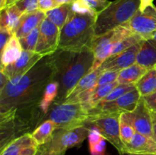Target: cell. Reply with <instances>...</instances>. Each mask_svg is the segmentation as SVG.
<instances>
[{"label":"cell","mask_w":156,"mask_h":155,"mask_svg":"<svg viewBox=\"0 0 156 155\" xmlns=\"http://www.w3.org/2000/svg\"><path fill=\"white\" fill-rule=\"evenodd\" d=\"M54 61L52 55L43 58L22 76L10 79L0 91L1 113L17 114L39 106L47 85L53 81Z\"/></svg>","instance_id":"obj_1"},{"label":"cell","mask_w":156,"mask_h":155,"mask_svg":"<svg viewBox=\"0 0 156 155\" xmlns=\"http://www.w3.org/2000/svg\"><path fill=\"white\" fill-rule=\"evenodd\" d=\"M52 56L55 65L53 81L59 84V93L53 103L59 104L66 100L78 82L91 71L94 56L91 49L79 52L58 50Z\"/></svg>","instance_id":"obj_2"},{"label":"cell","mask_w":156,"mask_h":155,"mask_svg":"<svg viewBox=\"0 0 156 155\" xmlns=\"http://www.w3.org/2000/svg\"><path fill=\"white\" fill-rule=\"evenodd\" d=\"M95 20L94 15L76 13L72 10L68 21L60 30L58 50L79 52L91 49L96 36Z\"/></svg>","instance_id":"obj_3"},{"label":"cell","mask_w":156,"mask_h":155,"mask_svg":"<svg viewBox=\"0 0 156 155\" xmlns=\"http://www.w3.org/2000/svg\"><path fill=\"white\" fill-rule=\"evenodd\" d=\"M140 6V0H115L96 16L95 36H101L127 23Z\"/></svg>","instance_id":"obj_4"},{"label":"cell","mask_w":156,"mask_h":155,"mask_svg":"<svg viewBox=\"0 0 156 155\" xmlns=\"http://www.w3.org/2000/svg\"><path fill=\"white\" fill-rule=\"evenodd\" d=\"M89 115L82 102H63L55 104L48 119L56 124V129H70L85 126Z\"/></svg>","instance_id":"obj_5"},{"label":"cell","mask_w":156,"mask_h":155,"mask_svg":"<svg viewBox=\"0 0 156 155\" xmlns=\"http://www.w3.org/2000/svg\"><path fill=\"white\" fill-rule=\"evenodd\" d=\"M89 134V128L85 126L70 129H56L51 139L41 148L51 153H66V150L79 146Z\"/></svg>","instance_id":"obj_6"},{"label":"cell","mask_w":156,"mask_h":155,"mask_svg":"<svg viewBox=\"0 0 156 155\" xmlns=\"http://www.w3.org/2000/svg\"><path fill=\"white\" fill-rule=\"evenodd\" d=\"M121 113L98 114L88 117L85 126H94L99 130L105 139L117 148L120 154L124 152L125 145L120 138V115Z\"/></svg>","instance_id":"obj_7"},{"label":"cell","mask_w":156,"mask_h":155,"mask_svg":"<svg viewBox=\"0 0 156 155\" xmlns=\"http://www.w3.org/2000/svg\"><path fill=\"white\" fill-rule=\"evenodd\" d=\"M133 33L127 27L122 25L101 36H95L91 47L94 56L91 71L98 69L111 56L113 49L117 43Z\"/></svg>","instance_id":"obj_8"},{"label":"cell","mask_w":156,"mask_h":155,"mask_svg":"<svg viewBox=\"0 0 156 155\" xmlns=\"http://www.w3.org/2000/svg\"><path fill=\"white\" fill-rule=\"evenodd\" d=\"M141 97L137 88H135L114 101L94 106L88 110V115L91 116L98 114L132 112L136 107Z\"/></svg>","instance_id":"obj_9"},{"label":"cell","mask_w":156,"mask_h":155,"mask_svg":"<svg viewBox=\"0 0 156 155\" xmlns=\"http://www.w3.org/2000/svg\"><path fill=\"white\" fill-rule=\"evenodd\" d=\"M123 25L144 40L152 39V35L156 32V6H149L143 12L138 10Z\"/></svg>","instance_id":"obj_10"},{"label":"cell","mask_w":156,"mask_h":155,"mask_svg":"<svg viewBox=\"0 0 156 155\" xmlns=\"http://www.w3.org/2000/svg\"><path fill=\"white\" fill-rule=\"evenodd\" d=\"M60 29L46 18L40 26L39 38L35 52L44 57L56 53L59 48Z\"/></svg>","instance_id":"obj_11"},{"label":"cell","mask_w":156,"mask_h":155,"mask_svg":"<svg viewBox=\"0 0 156 155\" xmlns=\"http://www.w3.org/2000/svg\"><path fill=\"white\" fill-rule=\"evenodd\" d=\"M43 58H44V56L35 51L23 50L19 59L6 66L2 67L0 71H3L9 79L22 76L30 71Z\"/></svg>","instance_id":"obj_12"},{"label":"cell","mask_w":156,"mask_h":155,"mask_svg":"<svg viewBox=\"0 0 156 155\" xmlns=\"http://www.w3.org/2000/svg\"><path fill=\"white\" fill-rule=\"evenodd\" d=\"M128 113L136 132L154 138L152 114L143 97H141L135 109Z\"/></svg>","instance_id":"obj_13"},{"label":"cell","mask_w":156,"mask_h":155,"mask_svg":"<svg viewBox=\"0 0 156 155\" xmlns=\"http://www.w3.org/2000/svg\"><path fill=\"white\" fill-rule=\"evenodd\" d=\"M141 43L142 41L118 54L110 56L98 68L101 71H121L135 64Z\"/></svg>","instance_id":"obj_14"},{"label":"cell","mask_w":156,"mask_h":155,"mask_svg":"<svg viewBox=\"0 0 156 155\" xmlns=\"http://www.w3.org/2000/svg\"><path fill=\"white\" fill-rule=\"evenodd\" d=\"M39 146L30 133L16 137L1 149V155H36Z\"/></svg>","instance_id":"obj_15"},{"label":"cell","mask_w":156,"mask_h":155,"mask_svg":"<svg viewBox=\"0 0 156 155\" xmlns=\"http://www.w3.org/2000/svg\"><path fill=\"white\" fill-rule=\"evenodd\" d=\"M102 72L103 71L100 68L88 72L78 82L64 102H82L85 100L89 93L97 86L98 81Z\"/></svg>","instance_id":"obj_16"},{"label":"cell","mask_w":156,"mask_h":155,"mask_svg":"<svg viewBox=\"0 0 156 155\" xmlns=\"http://www.w3.org/2000/svg\"><path fill=\"white\" fill-rule=\"evenodd\" d=\"M46 18V12L41 10L24 14L21 16L14 33L18 39L24 37L35 28L40 27Z\"/></svg>","instance_id":"obj_17"},{"label":"cell","mask_w":156,"mask_h":155,"mask_svg":"<svg viewBox=\"0 0 156 155\" xmlns=\"http://www.w3.org/2000/svg\"><path fill=\"white\" fill-rule=\"evenodd\" d=\"M123 153H156V141L152 137L136 132L129 144L125 145Z\"/></svg>","instance_id":"obj_18"},{"label":"cell","mask_w":156,"mask_h":155,"mask_svg":"<svg viewBox=\"0 0 156 155\" xmlns=\"http://www.w3.org/2000/svg\"><path fill=\"white\" fill-rule=\"evenodd\" d=\"M136 63L147 70L156 68V42L153 39L142 41Z\"/></svg>","instance_id":"obj_19"},{"label":"cell","mask_w":156,"mask_h":155,"mask_svg":"<svg viewBox=\"0 0 156 155\" xmlns=\"http://www.w3.org/2000/svg\"><path fill=\"white\" fill-rule=\"evenodd\" d=\"M22 52L23 49L19 39L14 34L1 50V68L15 62L21 56Z\"/></svg>","instance_id":"obj_20"},{"label":"cell","mask_w":156,"mask_h":155,"mask_svg":"<svg viewBox=\"0 0 156 155\" xmlns=\"http://www.w3.org/2000/svg\"><path fill=\"white\" fill-rule=\"evenodd\" d=\"M118 84V82L115 81L114 83L96 86L87 96L85 100L82 102V104L88 111L107 97Z\"/></svg>","instance_id":"obj_21"},{"label":"cell","mask_w":156,"mask_h":155,"mask_svg":"<svg viewBox=\"0 0 156 155\" xmlns=\"http://www.w3.org/2000/svg\"><path fill=\"white\" fill-rule=\"evenodd\" d=\"M23 14L15 5L6 7L0 11V27L15 33L18 22Z\"/></svg>","instance_id":"obj_22"},{"label":"cell","mask_w":156,"mask_h":155,"mask_svg":"<svg viewBox=\"0 0 156 155\" xmlns=\"http://www.w3.org/2000/svg\"><path fill=\"white\" fill-rule=\"evenodd\" d=\"M147 71V69L135 63L120 71L117 82L119 84L135 85Z\"/></svg>","instance_id":"obj_23"},{"label":"cell","mask_w":156,"mask_h":155,"mask_svg":"<svg viewBox=\"0 0 156 155\" xmlns=\"http://www.w3.org/2000/svg\"><path fill=\"white\" fill-rule=\"evenodd\" d=\"M56 129V124L52 120H45L31 133L32 137L37 145L42 146L47 144L53 136Z\"/></svg>","instance_id":"obj_24"},{"label":"cell","mask_w":156,"mask_h":155,"mask_svg":"<svg viewBox=\"0 0 156 155\" xmlns=\"http://www.w3.org/2000/svg\"><path fill=\"white\" fill-rule=\"evenodd\" d=\"M135 85L142 97L156 92V68L148 70Z\"/></svg>","instance_id":"obj_25"},{"label":"cell","mask_w":156,"mask_h":155,"mask_svg":"<svg viewBox=\"0 0 156 155\" xmlns=\"http://www.w3.org/2000/svg\"><path fill=\"white\" fill-rule=\"evenodd\" d=\"M72 13V3L61 5L46 12L47 18H49L55 25L62 29L68 21Z\"/></svg>","instance_id":"obj_26"},{"label":"cell","mask_w":156,"mask_h":155,"mask_svg":"<svg viewBox=\"0 0 156 155\" xmlns=\"http://www.w3.org/2000/svg\"><path fill=\"white\" fill-rule=\"evenodd\" d=\"M89 128L88 143L91 155H105L106 150V139L101 134L98 129L94 126Z\"/></svg>","instance_id":"obj_27"},{"label":"cell","mask_w":156,"mask_h":155,"mask_svg":"<svg viewBox=\"0 0 156 155\" xmlns=\"http://www.w3.org/2000/svg\"><path fill=\"white\" fill-rule=\"evenodd\" d=\"M59 93V84L57 81L50 82L46 88L44 95L39 104V108L41 109L43 114H47L49 110L50 105L54 103Z\"/></svg>","instance_id":"obj_28"},{"label":"cell","mask_w":156,"mask_h":155,"mask_svg":"<svg viewBox=\"0 0 156 155\" xmlns=\"http://www.w3.org/2000/svg\"><path fill=\"white\" fill-rule=\"evenodd\" d=\"M131 119L128 112H122L120 115V133L122 141L126 145L136 134Z\"/></svg>","instance_id":"obj_29"},{"label":"cell","mask_w":156,"mask_h":155,"mask_svg":"<svg viewBox=\"0 0 156 155\" xmlns=\"http://www.w3.org/2000/svg\"><path fill=\"white\" fill-rule=\"evenodd\" d=\"M143 40H144L143 38L138 36V35L135 34V33H133V34L123 38V40H121L120 42H118L115 46H114V49H113L112 50V53H111V56L118 54V53L127 50L129 47L133 46L135 45V44L143 41Z\"/></svg>","instance_id":"obj_30"},{"label":"cell","mask_w":156,"mask_h":155,"mask_svg":"<svg viewBox=\"0 0 156 155\" xmlns=\"http://www.w3.org/2000/svg\"><path fill=\"white\" fill-rule=\"evenodd\" d=\"M135 88L136 85L134 84H118L107 97H105L103 100H101L97 105H102L105 104V103L114 101V100H117V98L120 97L123 94L129 92V91H131V90H133Z\"/></svg>","instance_id":"obj_31"},{"label":"cell","mask_w":156,"mask_h":155,"mask_svg":"<svg viewBox=\"0 0 156 155\" xmlns=\"http://www.w3.org/2000/svg\"><path fill=\"white\" fill-rule=\"evenodd\" d=\"M40 27H37L34 30L26 35L22 38H20L19 41L21 43L23 50L27 51H35L37 44L38 38H39Z\"/></svg>","instance_id":"obj_32"},{"label":"cell","mask_w":156,"mask_h":155,"mask_svg":"<svg viewBox=\"0 0 156 155\" xmlns=\"http://www.w3.org/2000/svg\"><path fill=\"white\" fill-rule=\"evenodd\" d=\"M15 5L23 15L39 10L38 0H18Z\"/></svg>","instance_id":"obj_33"},{"label":"cell","mask_w":156,"mask_h":155,"mask_svg":"<svg viewBox=\"0 0 156 155\" xmlns=\"http://www.w3.org/2000/svg\"><path fill=\"white\" fill-rule=\"evenodd\" d=\"M72 10L76 13L83 15H91L94 16H97L98 15L83 0H74L72 2Z\"/></svg>","instance_id":"obj_34"},{"label":"cell","mask_w":156,"mask_h":155,"mask_svg":"<svg viewBox=\"0 0 156 155\" xmlns=\"http://www.w3.org/2000/svg\"><path fill=\"white\" fill-rule=\"evenodd\" d=\"M120 71H103L98 81L97 86L117 81Z\"/></svg>","instance_id":"obj_35"},{"label":"cell","mask_w":156,"mask_h":155,"mask_svg":"<svg viewBox=\"0 0 156 155\" xmlns=\"http://www.w3.org/2000/svg\"><path fill=\"white\" fill-rule=\"evenodd\" d=\"M92 10L97 14L106 9L111 3L108 0H83Z\"/></svg>","instance_id":"obj_36"},{"label":"cell","mask_w":156,"mask_h":155,"mask_svg":"<svg viewBox=\"0 0 156 155\" xmlns=\"http://www.w3.org/2000/svg\"><path fill=\"white\" fill-rule=\"evenodd\" d=\"M15 33L11 30L0 27V50H2Z\"/></svg>","instance_id":"obj_37"},{"label":"cell","mask_w":156,"mask_h":155,"mask_svg":"<svg viewBox=\"0 0 156 155\" xmlns=\"http://www.w3.org/2000/svg\"><path fill=\"white\" fill-rule=\"evenodd\" d=\"M152 116L156 117V92L143 97Z\"/></svg>","instance_id":"obj_38"},{"label":"cell","mask_w":156,"mask_h":155,"mask_svg":"<svg viewBox=\"0 0 156 155\" xmlns=\"http://www.w3.org/2000/svg\"><path fill=\"white\" fill-rule=\"evenodd\" d=\"M39 2V10L47 12L54 8L57 7L54 0H38Z\"/></svg>","instance_id":"obj_39"},{"label":"cell","mask_w":156,"mask_h":155,"mask_svg":"<svg viewBox=\"0 0 156 155\" xmlns=\"http://www.w3.org/2000/svg\"><path fill=\"white\" fill-rule=\"evenodd\" d=\"M9 81L10 79L9 78V77L3 71H0V91L6 86Z\"/></svg>","instance_id":"obj_40"},{"label":"cell","mask_w":156,"mask_h":155,"mask_svg":"<svg viewBox=\"0 0 156 155\" xmlns=\"http://www.w3.org/2000/svg\"><path fill=\"white\" fill-rule=\"evenodd\" d=\"M153 2L154 0H140V6L139 10L143 12L149 6L153 5Z\"/></svg>","instance_id":"obj_41"},{"label":"cell","mask_w":156,"mask_h":155,"mask_svg":"<svg viewBox=\"0 0 156 155\" xmlns=\"http://www.w3.org/2000/svg\"><path fill=\"white\" fill-rule=\"evenodd\" d=\"M36 155H65V153H48L47 151L44 150V149L41 148V147H39V149H38L37 153H36Z\"/></svg>","instance_id":"obj_42"},{"label":"cell","mask_w":156,"mask_h":155,"mask_svg":"<svg viewBox=\"0 0 156 155\" xmlns=\"http://www.w3.org/2000/svg\"><path fill=\"white\" fill-rule=\"evenodd\" d=\"M74 0H54L55 3L57 6L61 5L64 4H69V3H72Z\"/></svg>","instance_id":"obj_43"},{"label":"cell","mask_w":156,"mask_h":155,"mask_svg":"<svg viewBox=\"0 0 156 155\" xmlns=\"http://www.w3.org/2000/svg\"><path fill=\"white\" fill-rule=\"evenodd\" d=\"M152 120H153V134H154V138L156 141V117L152 116Z\"/></svg>","instance_id":"obj_44"},{"label":"cell","mask_w":156,"mask_h":155,"mask_svg":"<svg viewBox=\"0 0 156 155\" xmlns=\"http://www.w3.org/2000/svg\"><path fill=\"white\" fill-rule=\"evenodd\" d=\"M6 2L7 0H0V11L6 8Z\"/></svg>","instance_id":"obj_45"},{"label":"cell","mask_w":156,"mask_h":155,"mask_svg":"<svg viewBox=\"0 0 156 155\" xmlns=\"http://www.w3.org/2000/svg\"><path fill=\"white\" fill-rule=\"evenodd\" d=\"M18 1V0H7V2H6V7L13 5H15Z\"/></svg>","instance_id":"obj_46"},{"label":"cell","mask_w":156,"mask_h":155,"mask_svg":"<svg viewBox=\"0 0 156 155\" xmlns=\"http://www.w3.org/2000/svg\"><path fill=\"white\" fill-rule=\"evenodd\" d=\"M121 155H156V153H123Z\"/></svg>","instance_id":"obj_47"},{"label":"cell","mask_w":156,"mask_h":155,"mask_svg":"<svg viewBox=\"0 0 156 155\" xmlns=\"http://www.w3.org/2000/svg\"><path fill=\"white\" fill-rule=\"evenodd\" d=\"M152 39H153L154 40H155V42H156V32H155V33H154L153 35H152Z\"/></svg>","instance_id":"obj_48"}]
</instances>
